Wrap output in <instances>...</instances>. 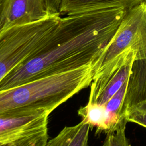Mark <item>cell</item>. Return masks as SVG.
I'll return each mask as SVG.
<instances>
[{"instance_id": "cell-1", "label": "cell", "mask_w": 146, "mask_h": 146, "mask_svg": "<svg viewBox=\"0 0 146 146\" xmlns=\"http://www.w3.org/2000/svg\"><path fill=\"white\" fill-rule=\"evenodd\" d=\"M127 11L124 7H112L61 17L38 52L1 80L0 91L95 63Z\"/></svg>"}, {"instance_id": "cell-2", "label": "cell", "mask_w": 146, "mask_h": 146, "mask_svg": "<svg viewBox=\"0 0 146 146\" xmlns=\"http://www.w3.org/2000/svg\"><path fill=\"white\" fill-rule=\"evenodd\" d=\"M94 63L43 76L0 91V115L51 113L80 91L91 85Z\"/></svg>"}, {"instance_id": "cell-3", "label": "cell", "mask_w": 146, "mask_h": 146, "mask_svg": "<svg viewBox=\"0 0 146 146\" xmlns=\"http://www.w3.org/2000/svg\"><path fill=\"white\" fill-rule=\"evenodd\" d=\"M61 17L14 26L0 33V82L8 74L34 56L48 39Z\"/></svg>"}, {"instance_id": "cell-4", "label": "cell", "mask_w": 146, "mask_h": 146, "mask_svg": "<svg viewBox=\"0 0 146 146\" xmlns=\"http://www.w3.org/2000/svg\"><path fill=\"white\" fill-rule=\"evenodd\" d=\"M129 48L146 59V2L127 9L116 32L94 63V75Z\"/></svg>"}, {"instance_id": "cell-5", "label": "cell", "mask_w": 146, "mask_h": 146, "mask_svg": "<svg viewBox=\"0 0 146 146\" xmlns=\"http://www.w3.org/2000/svg\"><path fill=\"white\" fill-rule=\"evenodd\" d=\"M50 113L0 115V146H35L48 135Z\"/></svg>"}, {"instance_id": "cell-6", "label": "cell", "mask_w": 146, "mask_h": 146, "mask_svg": "<svg viewBox=\"0 0 146 146\" xmlns=\"http://www.w3.org/2000/svg\"><path fill=\"white\" fill-rule=\"evenodd\" d=\"M135 52L129 48L94 75L88 103L104 105L128 79Z\"/></svg>"}, {"instance_id": "cell-7", "label": "cell", "mask_w": 146, "mask_h": 146, "mask_svg": "<svg viewBox=\"0 0 146 146\" xmlns=\"http://www.w3.org/2000/svg\"><path fill=\"white\" fill-rule=\"evenodd\" d=\"M50 15L47 0H0V33Z\"/></svg>"}, {"instance_id": "cell-8", "label": "cell", "mask_w": 146, "mask_h": 146, "mask_svg": "<svg viewBox=\"0 0 146 146\" xmlns=\"http://www.w3.org/2000/svg\"><path fill=\"white\" fill-rule=\"evenodd\" d=\"M146 100V59H136L132 66L128 79L122 113L125 116L131 106Z\"/></svg>"}, {"instance_id": "cell-9", "label": "cell", "mask_w": 146, "mask_h": 146, "mask_svg": "<svg viewBox=\"0 0 146 146\" xmlns=\"http://www.w3.org/2000/svg\"><path fill=\"white\" fill-rule=\"evenodd\" d=\"M146 0H63L60 14H70L112 7H133Z\"/></svg>"}, {"instance_id": "cell-10", "label": "cell", "mask_w": 146, "mask_h": 146, "mask_svg": "<svg viewBox=\"0 0 146 146\" xmlns=\"http://www.w3.org/2000/svg\"><path fill=\"white\" fill-rule=\"evenodd\" d=\"M91 126L83 121L76 125L66 126L54 138L48 140L46 146H89ZM101 146H107L106 141Z\"/></svg>"}, {"instance_id": "cell-11", "label": "cell", "mask_w": 146, "mask_h": 146, "mask_svg": "<svg viewBox=\"0 0 146 146\" xmlns=\"http://www.w3.org/2000/svg\"><path fill=\"white\" fill-rule=\"evenodd\" d=\"M78 114L82 118L84 123L89 124L91 127L96 128V133L103 132L107 133L106 113L104 105L87 103V104L79 108Z\"/></svg>"}, {"instance_id": "cell-12", "label": "cell", "mask_w": 146, "mask_h": 146, "mask_svg": "<svg viewBox=\"0 0 146 146\" xmlns=\"http://www.w3.org/2000/svg\"><path fill=\"white\" fill-rule=\"evenodd\" d=\"M128 122L136 123L146 128V100L129 108L125 113Z\"/></svg>"}, {"instance_id": "cell-13", "label": "cell", "mask_w": 146, "mask_h": 146, "mask_svg": "<svg viewBox=\"0 0 146 146\" xmlns=\"http://www.w3.org/2000/svg\"><path fill=\"white\" fill-rule=\"evenodd\" d=\"M127 124H123L115 131L107 133V146H130L125 135Z\"/></svg>"}, {"instance_id": "cell-14", "label": "cell", "mask_w": 146, "mask_h": 146, "mask_svg": "<svg viewBox=\"0 0 146 146\" xmlns=\"http://www.w3.org/2000/svg\"><path fill=\"white\" fill-rule=\"evenodd\" d=\"M50 15H60V9L63 0H47Z\"/></svg>"}, {"instance_id": "cell-15", "label": "cell", "mask_w": 146, "mask_h": 146, "mask_svg": "<svg viewBox=\"0 0 146 146\" xmlns=\"http://www.w3.org/2000/svg\"><path fill=\"white\" fill-rule=\"evenodd\" d=\"M48 137H45L39 141L35 146H46Z\"/></svg>"}]
</instances>
